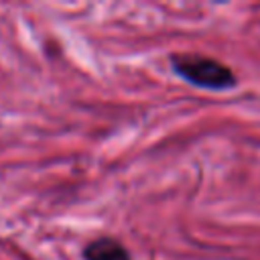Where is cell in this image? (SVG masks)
Returning a JSON list of instances; mask_svg holds the SVG:
<instances>
[{
  "label": "cell",
  "instance_id": "1",
  "mask_svg": "<svg viewBox=\"0 0 260 260\" xmlns=\"http://www.w3.org/2000/svg\"><path fill=\"white\" fill-rule=\"evenodd\" d=\"M175 71L187 79L193 85L207 87V89H225L236 85V77L230 67L221 65L215 59L207 57H193V55H183V57H173Z\"/></svg>",
  "mask_w": 260,
  "mask_h": 260
},
{
  "label": "cell",
  "instance_id": "2",
  "mask_svg": "<svg viewBox=\"0 0 260 260\" xmlns=\"http://www.w3.org/2000/svg\"><path fill=\"white\" fill-rule=\"evenodd\" d=\"M81 256L83 260H132L128 250L114 238H98L89 242Z\"/></svg>",
  "mask_w": 260,
  "mask_h": 260
}]
</instances>
